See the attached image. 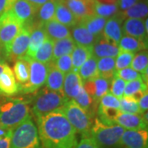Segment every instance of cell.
<instances>
[{
    "mask_svg": "<svg viewBox=\"0 0 148 148\" xmlns=\"http://www.w3.org/2000/svg\"><path fill=\"white\" fill-rule=\"evenodd\" d=\"M16 0H0V16L10 10Z\"/></svg>",
    "mask_w": 148,
    "mask_h": 148,
    "instance_id": "cell-48",
    "label": "cell"
},
{
    "mask_svg": "<svg viewBox=\"0 0 148 148\" xmlns=\"http://www.w3.org/2000/svg\"><path fill=\"white\" fill-rule=\"evenodd\" d=\"M114 76L119 77V78L125 81L126 82L138 79V78H142V75L138 72H136L135 70H133L131 67L115 71Z\"/></svg>",
    "mask_w": 148,
    "mask_h": 148,
    "instance_id": "cell-43",
    "label": "cell"
},
{
    "mask_svg": "<svg viewBox=\"0 0 148 148\" xmlns=\"http://www.w3.org/2000/svg\"><path fill=\"white\" fill-rule=\"evenodd\" d=\"M74 101H76V103L81 106L83 110L89 112L90 114L92 115V107H93V104H94V101L92 100V98L90 95H88V93L85 90L84 87H82L78 95H77V97L74 99Z\"/></svg>",
    "mask_w": 148,
    "mask_h": 148,
    "instance_id": "cell-40",
    "label": "cell"
},
{
    "mask_svg": "<svg viewBox=\"0 0 148 148\" xmlns=\"http://www.w3.org/2000/svg\"><path fill=\"white\" fill-rule=\"evenodd\" d=\"M12 130L10 129L8 132L0 138V148H12L11 147V136Z\"/></svg>",
    "mask_w": 148,
    "mask_h": 148,
    "instance_id": "cell-47",
    "label": "cell"
},
{
    "mask_svg": "<svg viewBox=\"0 0 148 148\" xmlns=\"http://www.w3.org/2000/svg\"><path fill=\"white\" fill-rule=\"evenodd\" d=\"M138 0H117L116 4L119 10L123 12L134 5L136 3H138Z\"/></svg>",
    "mask_w": 148,
    "mask_h": 148,
    "instance_id": "cell-46",
    "label": "cell"
},
{
    "mask_svg": "<svg viewBox=\"0 0 148 148\" xmlns=\"http://www.w3.org/2000/svg\"><path fill=\"white\" fill-rule=\"evenodd\" d=\"M30 117L28 102L19 98H7L0 101V123L12 129Z\"/></svg>",
    "mask_w": 148,
    "mask_h": 148,
    "instance_id": "cell-2",
    "label": "cell"
},
{
    "mask_svg": "<svg viewBox=\"0 0 148 148\" xmlns=\"http://www.w3.org/2000/svg\"><path fill=\"white\" fill-rule=\"evenodd\" d=\"M42 25L47 38L52 41L71 36V32L69 27L61 24L54 19L42 23Z\"/></svg>",
    "mask_w": 148,
    "mask_h": 148,
    "instance_id": "cell-20",
    "label": "cell"
},
{
    "mask_svg": "<svg viewBox=\"0 0 148 148\" xmlns=\"http://www.w3.org/2000/svg\"><path fill=\"white\" fill-rule=\"evenodd\" d=\"M56 69L62 72L64 75L73 71V62L71 54H66L57 58L53 63H51Z\"/></svg>",
    "mask_w": 148,
    "mask_h": 148,
    "instance_id": "cell-41",
    "label": "cell"
},
{
    "mask_svg": "<svg viewBox=\"0 0 148 148\" xmlns=\"http://www.w3.org/2000/svg\"><path fill=\"white\" fill-rule=\"evenodd\" d=\"M53 41L46 39L42 44V45L37 49V51L32 56V58L42 64H51L53 58Z\"/></svg>",
    "mask_w": 148,
    "mask_h": 148,
    "instance_id": "cell-33",
    "label": "cell"
},
{
    "mask_svg": "<svg viewBox=\"0 0 148 148\" xmlns=\"http://www.w3.org/2000/svg\"><path fill=\"white\" fill-rule=\"evenodd\" d=\"M54 20L69 28L74 27L79 22L77 18L74 16L73 13L70 11V9L62 0H57Z\"/></svg>",
    "mask_w": 148,
    "mask_h": 148,
    "instance_id": "cell-23",
    "label": "cell"
},
{
    "mask_svg": "<svg viewBox=\"0 0 148 148\" xmlns=\"http://www.w3.org/2000/svg\"><path fill=\"white\" fill-rule=\"evenodd\" d=\"M74 16L81 21L95 13V0H62Z\"/></svg>",
    "mask_w": 148,
    "mask_h": 148,
    "instance_id": "cell-13",
    "label": "cell"
},
{
    "mask_svg": "<svg viewBox=\"0 0 148 148\" xmlns=\"http://www.w3.org/2000/svg\"><path fill=\"white\" fill-rule=\"evenodd\" d=\"M125 86H126L125 81L119 78L117 76H114L113 79L111 80L109 92L113 95H114L118 99H120L123 96Z\"/></svg>",
    "mask_w": 148,
    "mask_h": 148,
    "instance_id": "cell-42",
    "label": "cell"
},
{
    "mask_svg": "<svg viewBox=\"0 0 148 148\" xmlns=\"http://www.w3.org/2000/svg\"><path fill=\"white\" fill-rule=\"evenodd\" d=\"M83 87V82L78 73L70 72L66 74L64 81V94L68 100H74Z\"/></svg>",
    "mask_w": 148,
    "mask_h": 148,
    "instance_id": "cell-19",
    "label": "cell"
},
{
    "mask_svg": "<svg viewBox=\"0 0 148 148\" xmlns=\"http://www.w3.org/2000/svg\"><path fill=\"white\" fill-rule=\"evenodd\" d=\"M135 54V53L122 50L119 49V52L115 58V71L130 67Z\"/></svg>",
    "mask_w": 148,
    "mask_h": 148,
    "instance_id": "cell-38",
    "label": "cell"
},
{
    "mask_svg": "<svg viewBox=\"0 0 148 148\" xmlns=\"http://www.w3.org/2000/svg\"><path fill=\"white\" fill-rule=\"evenodd\" d=\"M147 3L144 2H138L125 11L120 12V15L123 20L127 18H136L144 20L145 18L147 17Z\"/></svg>",
    "mask_w": 148,
    "mask_h": 148,
    "instance_id": "cell-34",
    "label": "cell"
},
{
    "mask_svg": "<svg viewBox=\"0 0 148 148\" xmlns=\"http://www.w3.org/2000/svg\"><path fill=\"white\" fill-rule=\"evenodd\" d=\"M122 31L124 35L132 36L147 42V32H146L143 19L127 18L123 22Z\"/></svg>",
    "mask_w": 148,
    "mask_h": 148,
    "instance_id": "cell-18",
    "label": "cell"
},
{
    "mask_svg": "<svg viewBox=\"0 0 148 148\" xmlns=\"http://www.w3.org/2000/svg\"><path fill=\"white\" fill-rule=\"evenodd\" d=\"M9 130H10V129H8V128L4 127L2 125V123H0V138L3 137V135H5L6 133L8 132Z\"/></svg>",
    "mask_w": 148,
    "mask_h": 148,
    "instance_id": "cell-51",
    "label": "cell"
},
{
    "mask_svg": "<svg viewBox=\"0 0 148 148\" xmlns=\"http://www.w3.org/2000/svg\"><path fill=\"white\" fill-rule=\"evenodd\" d=\"M97 69L101 77L111 81L115 73V58L106 57L97 59Z\"/></svg>",
    "mask_w": 148,
    "mask_h": 148,
    "instance_id": "cell-31",
    "label": "cell"
},
{
    "mask_svg": "<svg viewBox=\"0 0 148 148\" xmlns=\"http://www.w3.org/2000/svg\"><path fill=\"white\" fill-rule=\"evenodd\" d=\"M76 148H100V146L90 136H87L81 138Z\"/></svg>",
    "mask_w": 148,
    "mask_h": 148,
    "instance_id": "cell-45",
    "label": "cell"
},
{
    "mask_svg": "<svg viewBox=\"0 0 148 148\" xmlns=\"http://www.w3.org/2000/svg\"><path fill=\"white\" fill-rule=\"evenodd\" d=\"M11 147L12 148H42L38 129L31 116L12 128Z\"/></svg>",
    "mask_w": 148,
    "mask_h": 148,
    "instance_id": "cell-3",
    "label": "cell"
},
{
    "mask_svg": "<svg viewBox=\"0 0 148 148\" xmlns=\"http://www.w3.org/2000/svg\"><path fill=\"white\" fill-rule=\"evenodd\" d=\"M57 0H49L40 6L37 12V16L40 23H45L54 19Z\"/></svg>",
    "mask_w": 148,
    "mask_h": 148,
    "instance_id": "cell-35",
    "label": "cell"
},
{
    "mask_svg": "<svg viewBox=\"0 0 148 148\" xmlns=\"http://www.w3.org/2000/svg\"><path fill=\"white\" fill-rule=\"evenodd\" d=\"M19 92V84L16 81L13 71L6 64L3 73L0 74V94L12 96Z\"/></svg>",
    "mask_w": 148,
    "mask_h": 148,
    "instance_id": "cell-16",
    "label": "cell"
},
{
    "mask_svg": "<svg viewBox=\"0 0 148 148\" xmlns=\"http://www.w3.org/2000/svg\"><path fill=\"white\" fill-rule=\"evenodd\" d=\"M107 19L103 16L93 14L91 16H86L80 21L89 32L95 37L101 36L104 27L106 25Z\"/></svg>",
    "mask_w": 148,
    "mask_h": 148,
    "instance_id": "cell-25",
    "label": "cell"
},
{
    "mask_svg": "<svg viewBox=\"0 0 148 148\" xmlns=\"http://www.w3.org/2000/svg\"><path fill=\"white\" fill-rule=\"evenodd\" d=\"M97 59L92 54L84 64L81 66L78 71V74L82 80V82L93 80L100 77L97 69Z\"/></svg>",
    "mask_w": 148,
    "mask_h": 148,
    "instance_id": "cell-28",
    "label": "cell"
},
{
    "mask_svg": "<svg viewBox=\"0 0 148 148\" xmlns=\"http://www.w3.org/2000/svg\"><path fill=\"white\" fill-rule=\"evenodd\" d=\"M110 82L111 81L98 77L95 79L84 82L83 87L94 102H99L101 97L109 92Z\"/></svg>",
    "mask_w": 148,
    "mask_h": 148,
    "instance_id": "cell-15",
    "label": "cell"
},
{
    "mask_svg": "<svg viewBox=\"0 0 148 148\" xmlns=\"http://www.w3.org/2000/svg\"><path fill=\"white\" fill-rule=\"evenodd\" d=\"M100 106L107 108L119 109V99L108 92L107 94L101 97L100 100Z\"/></svg>",
    "mask_w": 148,
    "mask_h": 148,
    "instance_id": "cell-44",
    "label": "cell"
},
{
    "mask_svg": "<svg viewBox=\"0 0 148 148\" xmlns=\"http://www.w3.org/2000/svg\"><path fill=\"white\" fill-rule=\"evenodd\" d=\"M75 46H76V43L74 42L72 36L53 41L52 63L63 55L71 54L73 51Z\"/></svg>",
    "mask_w": 148,
    "mask_h": 148,
    "instance_id": "cell-27",
    "label": "cell"
},
{
    "mask_svg": "<svg viewBox=\"0 0 148 148\" xmlns=\"http://www.w3.org/2000/svg\"><path fill=\"white\" fill-rule=\"evenodd\" d=\"M38 133L42 148H76L77 132L62 109L37 118Z\"/></svg>",
    "mask_w": 148,
    "mask_h": 148,
    "instance_id": "cell-1",
    "label": "cell"
},
{
    "mask_svg": "<svg viewBox=\"0 0 148 148\" xmlns=\"http://www.w3.org/2000/svg\"><path fill=\"white\" fill-rule=\"evenodd\" d=\"M39 8L32 4L28 0H16L11 11L16 19L23 25L28 24L36 15Z\"/></svg>",
    "mask_w": 148,
    "mask_h": 148,
    "instance_id": "cell-12",
    "label": "cell"
},
{
    "mask_svg": "<svg viewBox=\"0 0 148 148\" xmlns=\"http://www.w3.org/2000/svg\"><path fill=\"white\" fill-rule=\"evenodd\" d=\"M28 57V56H27ZM30 76L26 83L19 85V91L23 93H32L39 90L45 84L49 73V64H45L29 57Z\"/></svg>",
    "mask_w": 148,
    "mask_h": 148,
    "instance_id": "cell-7",
    "label": "cell"
},
{
    "mask_svg": "<svg viewBox=\"0 0 148 148\" xmlns=\"http://www.w3.org/2000/svg\"><path fill=\"white\" fill-rule=\"evenodd\" d=\"M123 21V19L120 15L119 12L114 16L108 18L103 29L102 36L106 40L118 45L121 37L123 36V31H122Z\"/></svg>",
    "mask_w": 148,
    "mask_h": 148,
    "instance_id": "cell-14",
    "label": "cell"
},
{
    "mask_svg": "<svg viewBox=\"0 0 148 148\" xmlns=\"http://www.w3.org/2000/svg\"><path fill=\"white\" fill-rule=\"evenodd\" d=\"M119 144L124 148H148L147 129L125 130Z\"/></svg>",
    "mask_w": 148,
    "mask_h": 148,
    "instance_id": "cell-10",
    "label": "cell"
},
{
    "mask_svg": "<svg viewBox=\"0 0 148 148\" xmlns=\"http://www.w3.org/2000/svg\"><path fill=\"white\" fill-rule=\"evenodd\" d=\"M13 73L18 84L22 85L27 82L30 76L29 57L25 56L16 60L13 68Z\"/></svg>",
    "mask_w": 148,
    "mask_h": 148,
    "instance_id": "cell-29",
    "label": "cell"
},
{
    "mask_svg": "<svg viewBox=\"0 0 148 148\" xmlns=\"http://www.w3.org/2000/svg\"><path fill=\"white\" fill-rule=\"evenodd\" d=\"M125 129L114 123H106L99 118H95L90 129V137L99 146L114 147L120 143Z\"/></svg>",
    "mask_w": 148,
    "mask_h": 148,
    "instance_id": "cell-5",
    "label": "cell"
},
{
    "mask_svg": "<svg viewBox=\"0 0 148 148\" xmlns=\"http://www.w3.org/2000/svg\"><path fill=\"white\" fill-rule=\"evenodd\" d=\"M92 55V47H86L76 45L71 53L73 62V71L78 73L81 66Z\"/></svg>",
    "mask_w": 148,
    "mask_h": 148,
    "instance_id": "cell-26",
    "label": "cell"
},
{
    "mask_svg": "<svg viewBox=\"0 0 148 148\" xmlns=\"http://www.w3.org/2000/svg\"><path fill=\"white\" fill-rule=\"evenodd\" d=\"M28 1L30 3H32V4H34L35 6L40 8V6H42L44 3H47L48 1H49V0H28Z\"/></svg>",
    "mask_w": 148,
    "mask_h": 148,
    "instance_id": "cell-50",
    "label": "cell"
},
{
    "mask_svg": "<svg viewBox=\"0 0 148 148\" xmlns=\"http://www.w3.org/2000/svg\"><path fill=\"white\" fill-rule=\"evenodd\" d=\"M3 59L1 58V57H0V63H1V62H3Z\"/></svg>",
    "mask_w": 148,
    "mask_h": 148,
    "instance_id": "cell-53",
    "label": "cell"
},
{
    "mask_svg": "<svg viewBox=\"0 0 148 148\" xmlns=\"http://www.w3.org/2000/svg\"><path fill=\"white\" fill-rule=\"evenodd\" d=\"M114 123L125 130L147 129V112L143 114H132L120 112L114 119Z\"/></svg>",
    "mask_w": 148,
    "mask_h": 148,
    "instance_id": "cell-11",
    "label": "cell"
},
{
    "mask_svg": "<svg viewBox=\"0 0 148 148\" xmlns=\"http://www.w3.org/2000/svg\"><path fill=\"white\" fill-rule=\"evenodd\" d=\"M22 27L23 24L16 19L11 9L0 16V49H4L19 34Z\"/></svg>",
    "mask_w": 148,
    "mask_h": 148,
    "instance_id": "cell-8",
    "label": "cell"
},
{
    "mask_svg": "<svg viewBox=\"0 0 148 148\" xmlns=\"http://www.w3.org/2000/svg\"><path fill=\"white\" fill-rule=\"evenodd\" d=\"M5 63H4V61H3V62H1L0 63V74L3 73V69H4V66H5Z\"/></svg>",
    "mask_w": 148,
    "mask_h": 148,
    "instance_id": "cell-52",
    "label": "cell"
},
{
    "mask_svg": "<svg viewBox=\"0 0 148 148\" xmlns=\"http://www.w3.org/2000/svg\"><path fill=\"white\" fill-rule=\"evenodd\" d=\"M64 75L62 72L56 69L52 64H49V73L46 79V88L49 90L64 93Z\"/></svg>",
    "mask_w": 148,
    "mask_h": 148,
    "instance_id": "cell-24",
    "label": "cell"
},
{
    "mask_svg": "<svg viewBox=\"0 0 148 148\" xmlns=\"http://www.w3.org/2000/svg\"><path fill=\"white\" fill-rule=\"evenodd\" d=\"M48 39L45 32L43 28L42 23H40L36 27H31V35H30V42L27 49V56L32 58L37 49L42 45L45 40Z\"/></svg>",
    "mask_w": 148,
    "mask_h": 148,
    "instance_id": "cell-22",
    "label": "cell"
},
{
    "mask_svg": "<svg viewBox=\"0 0 148 148\" xmlns=\"http://www.w3.org/2000/svg\"><path fill=\"white\" fill-rule=\"evenodd\" d=\"M119 110L122 113L126 114H143L141 113L138 102L127 96H123L119 99Z\"/></svg>",
    "mask_w": 148,
    "mask_h": 148,
    "instance_id": "cell-37",
    "label": "cell"
},
{
    "mask_svg": "<svg viewBox=\"0 0 148 148\" xmlns=\"http://www.w3.org/2000/svg\"><path fill=\"white\" fill-rule=\"evenodd\" d=\"M118 46L122 50H125L128 52L135 53L138 51L145 50L147 49V42L137 39L135 37L123 35L121 37L119 42L118 43Z\"/></svg>",
    "mask_w": 148,
    "mask_h": 148,
    "instance_id": "cell-30",
    "label": "cell"
},
{
    "mask_svg": "<svg viewBox=\"0 0 148 148\" xmlns=\"http://www.w3.org/2000/svg\"><path fill=\"white\" fill-rule=\"evenodd\" d=\"M68 101L64 93L45 88L35 97L32 112L37 119L56 110L62 109Z\"/></svg>",
    "mask_w": 148,
    "mask_h": 148,
    "instance_id": "cell-4",
    "label": "cell"
},
{
    "mask_svg": "<svg viewBox=\"0 0 148 148\" xmlns=\"http://www.w3.org/2000/svg\"><path fill=\"white\" fill-rule=\"evenodd\" d=\"M140 90H147V84L143 82V78L133 80L126 82L125 89L123 91V96L130 97L133 94Z\"/></svg>",
    "mask_w": 148,
    "mask_h": 148,
    "instance_id": "cell-39",
    "label": "cell"
},
{
    "mask_svg": "<svg viewBox=\"0 0 148 148\" xmlns=\"http://www.w3.org/2000/svg\"><path fill=\"white\" fill-rule=\"evenodd\" d=\"M138 103L142 114H144V113L147 112V109H148V92L147 91L143 95V97L140 99V101H138Z\"/></svg>",
    "mask_w": 148,
    "mask_h": 148,
    "instance_id": "cell-49",
    "label": "cell"
},
{
    "mask_svg": "<svg viewBox=\"0 0 148 148\" xmlns=\"http://www.w3.org/2000/svg\"><path fill=\"white\" fill-rule=\"evenodd\" d=\"M130 67L141 74L143 82H145L146 81V83L147 84L148 54L147 50H142V52L135 54Z\"/></svg>",
    "mask_w": 148,
    "mask_h": 148,
    "instance_id": "cell-32",
    "label": "cell"
},
{
    "mask_svg": "<svg viewBox=\"0 0 148 148\" xmlns=\"http://www.w3.org/2000/svg\"><path fill=\"white\" fill-rule=\"evenodd\" d=\"M31 27L23 25V27L13 40L4 48L6 58L10 61H16L19 58L27 56L30 42Z\"/></svg>",
    "mask_w": 148,
    "mask_h": 148,
    "instance_id": "cell-9",
    "label": "cell"
},
{
    "mask_svg": "<svg viewBox=\"0 0 148 148\" xmlns=\"http://www.w3.org/2000/svg\"><path fill=\"white\" fill-rule=\"evenodd\" d=\"M62 110L77 133L81 134L82 137L90 136V129L93 123L92 115L89 112L83 110L74 100L67 101Z\"/></svg>",
    "mask_w": 148,
    "mask_h": 148,
    "instance_id": "cell-6",
    "label": "cell"
},
{
    "mask_svg": "<svg viewBox=\"0 0 148 148\" xmlns=\"http://www.w3.org/2000/svg\"><path fill=\"white\" fill-rule=\"evenodd\" d=\"M119 52V48L118 45L106 40L102 35L97 38L94 45L92 46V54L97 58L106 57L115 58Z\"/></svg>",
    "mask_w": 148,
    "mask_h": 148,
    "instance_id": "cell-17",
    "label": "cell"
},
{
    "mask_svg": "<svg viewBox=\"0 0 148 148\" xmlns=\"http://www.w3.org/2000/svg\"><path fill=\"white\" fill-rule=\"evenodd\" d=\"M119 12L116 3H104L95 0V13L106 19L114 16Z\"/></svg>",
    "mask_w": 148,
    "mask_h": 148,
    "instance_id": "cell-36",
    "label": "cell"
},
{
    "mask_svg": "<svg viewBox=\"0 0 148 148\" xmlns=\"http://www.w3.org/2000/svg\"><path fill=\"white\" fill-rule=\"evenodd\" d=\"M71 36L76 45L86 47H92L98 38L93 36L80 21L73 27Z\"/></svg>",
    "mask_w": 148,
    "mask_h": 148,
    "instance_id": "cell-21",
    "label": "cell"
}]
</instances>
